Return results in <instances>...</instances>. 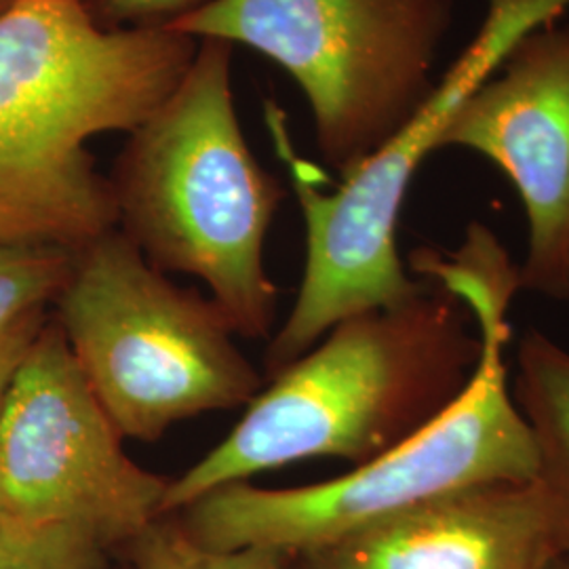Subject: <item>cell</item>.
Instances as JSON below:
<instances>
[{"label":"cell","instance_id":"8","mask_svg":"<svg viewBox=\"0 0 569 569\" xmlns=\"http://www.w3.org/2000/svg\"><path fill=\"white\" fill-rule=\"evenodd\" d=\"M122 439L47 321L0 406V510L74 523L124 549L164 517L171 479L136 465Z\"/></svg>","mask_w":569,"mask_h":569},{"label":"cell","instance_id":"17","mask_svg":"<svg viewBox=\"0 0 569 569\" xmlns=\"http://www.w3.org/2000/svg\"><path fill=\"white\" fill-rule=\"evenodd\" d=\"M542 569H569V552H563V555L555 557V559L549 561Z\"/></svg>","mask_w":569,"mask_h":569},{"label":"cell","instance_id":"3","mask_svg":"<svg viewBox=\"0 0 569 569\" xmlns=\"http://www.w3.org/2000/svg\"><path fill=\"white\" fill-rule=\"evenodd\" d=\"M470 323L467 302L441 283L413 302L346 319L274 373L239 425L171 479L164 515L272 468L315 458L361 467L382 456L467 388L483 346Z\"/></svg>","mask_w":569,"mask_h":569},{"label":"cell","instance_id":"15","mask_svg":"<svg viewBox=\"0 0 569 569\" xmlns=\"http://www.w3.org/2000/svg\"><path fill=\"white\" fill-rule=\"evenodd\" d=\"M207 0H84L96 23L108 30L164 28Z\"/></svg>","mask_w":569,"mask_h":569},{"label":"cell","instance_id":"10","mask_svg":"<svg viewBox=\"0 0 569 569\" xmlns=\"http://www.w3.org/2000/svg\"><path fill=\"white\" fill-rule=\"evenodd\" d=\"M563 552L561 515L531 479L428 500L291 555L289 569H542Z\"/></svg>","mask_w":569,"mask_h":569},{"label":"cell","instance_id":"11","mask_svg":"<svg viewBox=\"0 0 569 569\" xmlns=\"http://www.w3.org/2000/svg\"><path fill=\"white\" fill-rule=\"evenodd\" d=\"M515 406L536 448V481L549 493L569 536V352L538 329L519 346Z\"/></svg>","mask_w":569,"mask_h":569},{"label":"cell","instance_id":"9","mask_svg":"<svg viewBox=\"0 0 569 569\" xmlns=\"http://www.w3.org/2000/svg\"><path fill=\"white\" fill-rule=\"evenodd\" d=\"M483 154L529 222L519 289L569 300V23L531 30L451 119L441 148Z\"/></svg>","mask_w":569,"mask_h":569},{"label":"cell","instance_id":"7","mask_svg":"<svg viewBox=\"0 0 569 569\" xmlns=\"http://www.w3.org/2000/svg\"><path fill=\"white\" fill-rule=\"evenodd\" d=\"M453 0H207L164 28L244 44L310 106L319 152L345 176L432 96Z\"/></svg>","mask_w":569,"mask_h":569},{"label":"cell","instance_id":"14","mask_svg":"<svg viewBox=\"0 0 569 569\" xmlns=\"http://www.w3.org/2000/svg\"><path fill=\"white\" fill-rule=\"evenodd\" d=\"M74 253L0 244V336L56 302Z\"/></svg>","mask_w":569,"mask_h":569},{"label":"cell","instance_id":"19","mask_svg":"<svg viewBox=\"0 0 569 569\" xmlns=\"http://www.w3.org/2000/svg\"><path fill=\"white\" fill-rule=\"evenodd\" d=\"M82 2H84V0H82Z\"/></svg>","mask_w":569,"mask_h":569},{"label":"cell","instance_id":"13","mask_svg":"<svg viewBox=\"0 0 569 569\" xmlns=\"http://www.w3.org/2000/svg\"><path fill=\"white\" fill-rule=\"evenodd\" d=\"M133 569H289L291 555L270 549H209L194 540L176 515H164L131 540Z\"/></svg>","mask_w":569,"mask_h":569},{"label":"cell","instance_id":"18","mask_svg":"<svg viewBox=\"0 0 569 569\" xmlns=\"http://www.w3.org/2000/svg\"><path fill=\"white\" fill-rule=\"evenodd\" d=\"M13 0H0V11H4Z\"/></svg>","mask_w":569,"mask_h":569},{"label":"cell","instance_id":"16","mask_svg":"<svg viewBox=\"0 0 569 569\" xmlns=\"http://www.w3.org/2000/svg\"><path fill=\"white\" fill-rule=\"evenodd\" d=\"M47 321V312L42 310L0 336V406L7 395V388L13 380L16 369Z\"/></svg>","mask_w":569,"mask_h":569},{"label":"cell","instance_id":"4","mask_svg":"<svg viewBox=\"0 0 569 569\" xmlns=\"http://www.w3.org/2000/svg\"><path fill=\"white\" fill-rule=\"evenodd\" d=\"M232 49L199 41L178 87L129 133L110 186L117 228L143 258L203 281L234 333L264 340L277 308L266 237L284 188L244 140Z\"/></svg>","mask_w":569,"mask_h":569},{"label":"cell","instance_id":"2","mask_svg":"<svg viewBox=\"0 0 569 569\" xmlns=\"http://www.w3.org/2000/svg\"><path fill=\"white\" fill-rule=\"evenodd\" d=\"M411 262L467 302L481 333V357L460 397L342 477L283 489L244 481L207 493L173 512L194 540L209 549L298 555L460 489L536 479V448L505 366L507 310L519 291V270L479 224L470 226L467 241L449 258L418 251Z\"/></svg>","mask_w":569,"mask_h":569},{"label":"cell","instance_id":"12","mask_svg":"<svg viewBox=\"0 0 569 569\" xmlns=\"http://www.w3.org/2000/svg\"><path fill=\"white\" fill-rule=\"evenodd\" d=\"M112 552L81 526L0 510V569H112Z\"/></svg>","mask_w":569,"mask_h":569},{"label":"cell","instance_id":"6","mask_svg":"<svg viewBox=\"0 0 569 569\" xmlns=\"http://www.w3.org/2000/svg\"><path fill=\"white\" fill-rule=\"evenodd\" d=\"M56 305L77 366L122 437L154 443L262 390L222 310L173 283L119 228L74 253Z\"/></svg>","mask_w":569,"mask_h":569},{"label":"cell","instance_id":"1","mask_svg":"<svg viewBox=\"0 0 569 569\" xmlns=\"http://www.w3.org/2000/svg\"><path fill=\"white\" fill-rule=\"evenodd\" d=\"M197 47L169 28H102L82 0L0 11V244L77 253L117 228L87 142L138 129Z\"/></svg>","mask_w":569,"mask_h":569},{"label":"cell","instance_id":"5","mask_svg":"<svg viewBox=\"0 0 569 569\" xmlns=\"http://www.w3.org/2000/svg\"><path fill=\"white\" fill-rule=\"evenodd\" d=\"M568 7L569 0H488L481 30L427 103L388 142L346 171L333 192L321 190L326 176L296 152L281 106L266 103V124L277 157L287 164L306 226L305 277L268 346L270 376L305 357L346 319L413 302L427 291L407 274L397 247L409 183L428 154L441 150L451 119L510 49Z\"/></svg>","mask_w":569,"mask_h":569}]
</instances>
